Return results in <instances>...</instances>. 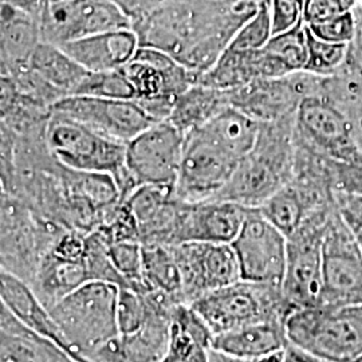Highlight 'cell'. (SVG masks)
Segmentation results:
<instances>
[{"mask_svg":"<svg viewBox=\"0 0 362 362\" xmlns=\"http://www.w3.org/2000/svg\"><path fill=\"white\" fill-rule=\"evenodd\" d=\"M263 0H170L133 23L140 46L168 52L197 77L214 65Z\"/></svg>","mask_w":362,"mask_h":362,"instance_id":"1","label":"cell"},{"mask_svg":"<svg viewBox=\"0 0 362 362\" xmlns=\"http://www.w3.org/2000/svg\"><path fill=\"white\" fill-rule=\"evenodd\" d=\"M294 127L296 116L260 124L254 148L214 200L259 208L287 185L294 176Z\"/></svg>","mask_w":362,"mask_h":362,"instance_id":"2","label":"cell"},{"mask_svg":"<svg viewBox=\"0 0 362 362\" xmlns=\"http://www.w3.org/2000/svg\"><path fill=\"white\" fill-rule=\"evenodd\" d=\"M285 329L290 344L325 361L362 357V305L298 309L287 317Z\"/></svg>","mask_w":362,"mask_h":362,"instance_id":"3","label":"cell"},{"mask_svg":"<svg viewBox=\"0 0 362 362\" xmlns=\"http://www.w3.org/2000/svg\"><path fill=\"white\" fill-rule=\"evenodd\" d=\"M46 143L55 158L67 168L113 176L121 200H127L137 189L127 169V144L107 139L57 112H52L47 122Z\"/></svg>","mask_w":362,"mask_h":362,"instance_id":"4","label":"cell"},{"mask_svg":"<svg viewBox=\"0 0 362 362\" xmlns=\"http://www.w3.org/2000/svg\"><path fill=\"white\" fill-rule=\"evenodd\" d=\"M118 291L115 284L89 282L49 310L73 349L88 360L119 336Z\"/></svg>","mask_w":362,"mask_h":362,"instance_id":"5","label":"cell"},{"mask_svg":"<svg viewBox=\"0 0 362 362\" xmlns=\"http://www.w3.org/2000/svg\"><path fill=\"white\" fill-rule=\"evenodd\" d=\"M67 231L45 219L11 194H0V266L1 272L30 286L46 254Z\"/></svg>","mask_w":362,"mask_h":362,"instance_id":"6","label":"cell"},{"mask_svg":"<svg viewBox=\"0 0 362 362\" xmlns=\"http://www.w3.org/2000/svg\"><path fill=\"white\" fill-rule=\"evenodd\" d=\"M214 336L259 322H282L293 313L282 286L240 279L191 303Z\"/></svg>","mask_w":362,"mask_h":362,"instance_id":"7","label":"cell"},{"mask_svg":"<svg viewBox=\"0 0 362 362\" xmlns=\"http://www.w3.org/2000/svg\"><path fill=\"white\" fill-rule=\"evenodd\" d=\"M336 206L309 215L287 238L282 293L291 310L321 306L324 290V236Z\"/></svg>","mask_w":362,"mask_h":362,"instance_id":"8","label":"cell"},{"mask_svg":"<svg viewBox=\"0 0 362 362\" xmlns=\"http://www.w3.org/2000/svg\"><path fill=\"white\" fill-rule=\"evenodd\" d=\"M39 27L42 42L62 47L78 39L133 28V23L113 0H55L45 1Z\"/></svg>","mask_w":362,"mask_h":362,"instance_id":"9","label":"cell"},{"mask_svg":"<svg viewBox=\"0 0 362 362\" xmlns=\"http://www.w3.org/2000/svg\"><path fill=\"white\" fill-rule=\"evenodd\" d=\"M185 134L163 121L143 130L125 145V163L136 188L158 185L175 188Z\"/></svg>","mask_w":362,"mask_h":362,"instance_id":"10","label":"cell"},{"mask_svg":"<svg viewBox=\"0 0 362 362\" xmlns=\"http://www.w3.org/2000/svg\"><path fill=\"white\" fill-rule=\"evenodd\" d=\"M321 81L322 77L297 71L285 77L258 79L227 91L231 106L264 124L296 116L306 97L320 94Z\"/></svg>","mask_w":362,"mask_h":362,"instance_id":"11","label":"cell"},{"mask_svg":"<svg viewBox=\"0 0 362 362\" xmlns=\"http://www.w3.org/2000/svg\"><path fill=\"white\" fill-rule=\"evenodd\" d=\"M239 163L202 130H192L185 134L175 194L185 202L211 200L226 187Z\"/></svg>","mask_w":362,"mask_h":362,"instance_id":"12","label":"cell"},{"mask_svg":"<svg viewBox=\"0 0 362 362\" xmlns=\"http://www.w3.org/2000/svg\"><path fill=\"white\" fill-rule=\"evenodd\" d=\"M324 290L321 306L362 305V252L338 209L324 236Z\"/></svg>","mask_w":362,"mask_h":362,"instance_id":"13","label":"cell"},{"mask_svg":"<svg viewBox=\"0 0 362 362\" xmlns=\"http://www.w3.org/2000/svg\"><path fill=\"white\" fill-rule=\"evenodd\" d=\"M242 279L282 286L287 260V236L266 219L258 208H248L233 243Z\"/></svg>","mask_w":362,"mask_h":362,"instance_id":"14","label":"cell"},{"mask_svg":"<svg viewBox=\"0 0 362 362\" xmlns=\"http://www.w3.org/2000/svg\"><path fill=\"white\" fill-rule=\"evenodd\" d=\"M170 247L180 270L187 305L242 279L231 245L188 242Z\"/></svg>","mask_w":362,"mask_h":362,"instance_id":"15","label":"cell"},{"mask_svg":"<svg viewBox=\"0 0 362 362\" xmlns=\"http://www.w3.org/2000/svg\"><path fill=\"white\" fill-rule=\"evenodd\" d=\"M52 112L70 117L105 137L122 144L129 143L156 124L141 106L132 100L70 95L54 105Z\"/></svg>","mask_w":362,"mask_h":362,"instance_id":"16","label":"cell"},{"mask_svg":"<svg viewBox=\"0 0 362 362\" xmlns=\"http://www.w3.org/2000/svg\"><path fill=\"white\" fill-rule=\"evenodd\" d=\"M129 79L137 104L176 98L197 82L199 77L168 52L140 46L129 64L121 69Z\"/></svg>","mask_w":362,"mask_h":362,"instance_id":"17","label":"cell"},{"mask_svg":"<svg viewBox=\"0 0 362 362\" xmlns=\"http://www.w3.org/2000/svg\"><path fill=\"white\" fill-rule=\"evenodd\" d=\"M247 209L224 200H182L175 246L188 242L231 245L243 227Z\"/></svg>","mask_w":362,"mask_h":362,"instance_id":"18","label":"cell"},{"mask_svg":"<svg viewBox=\"0 0 362 362\" xmlns=\"http://www.w3.org/2000/svg\"><path fill=\"white\" fill-rule=\"evenodd\" d=\"M143 246H175L181 199L175 188L141 185L127 199Z\"/></svg>","mask_w":362,"mask_h":362,"instance_id":"19","label":"cell"},{"mask_svg":"<svg viewBox=\"0 0 362 362\" xmlns=\"http://www.w3.org/2000/svg\"><path fill=\"white\" fill-rule=\"evenodd\" d=\"M287 74L291 73L264 47L259 50L227 47L197 82L219 90H233L258 79L285 77Z\"/></svg>","mask_w":362,"mask_h":362,"instance_id":"20","label":"cell"},{"mask_svg":"<svg viewBox=\"0 0 362 362\" xmlns=\"http://www.w3.org/2000/svg\"><path fill=\"white\" fill-rule=\"evenodd\" d=\"M89 282L95 281L91 269L88 240V251L82 258L61 257L50 250L42 260L30 287L39 302L50 310L70 293Z\"/></svg>","mask_w":362,"mask_h":362,"instance_id":"21","label":"cell"},{"mask_svg":"<svg viewBox=\"0 0 362 362\" xmlns=\"http://www.w3.org/2000/svg\"><path fill=\"white\" fill-rule=\"evenodd\" d=\"M140 47L133 28H119L66 43L64 49L89 71L118 70L129 64Z\"/></svg>","mask_w":362,"mask_h":362,"instance_id":"22","label":"cell"},{"mask_svg":"<svg viewBox=\"0 0 362 362\" xmlns=\"http://www.w3.org/2000/svg\"><path fill=\"white\" fill-rule=\"evenodd\" d=\"M0 26V69L1 76H10L28 66L42 42L39 19L8 3H1Z\"/></svg>","mask_w":362,"mask_h":362,"instance_id":"23","label":"cell"},{"mask_svg":"<svg viewBox=\"0 0 362 362\" xmlns=\"http://www.w3.org/2000/svg\"><path fill=\"white\" fill-rule=\"evenodd\" d=\"M0 362H77L0 305Z\"/></svg>","mask_w":362,"mask_h":362,"instance_id":"24","label":"cell"},{"mask_svg":"<svg viewBox=\"0 0 362 362\" xmlns=\"http://www.w3.org/2000/svg\"><path fill=\"white\" fill-rule=\"evenodd\" d=\"M214 333L191 305L181 303L172 315L167 350L160 362H209Z\"/></svg>","mask_w":362,"mask_h":362,"instance_id":"25","label":"cell"},{"mask_svg":"<svg viewBox=\"0 0 362 362\" xmlns=\"http://www.w3.org/2000/svg\"><path fill=\"white\" fill-rule=\"evenodd\" d=\"M288 345L285 324L259 322L214 336L212 349L255 361Z\"/></svg>","mask_w":362,"mask_h":362,"instance_id":"26","label":"cell"},{"mask_svg":"<svg viewBox=\"0 0 362 362\" xmlns=\"http://www.w3.org/2000/svg\"><path fill=\"white\" fill-rule=\"evenodd\" d=\"M228 106V91L196 82L176 98L167 121L187 134L206 125Z\"/></svg>","mask_w":362,"mask_h":362,"instance_id":"27","label":"cell"},{"mask_svg":"<svg viewBox=\"0 0 362 362\" xmlns=\"http://www.w3.org/2000/svg\"><path fill=\"white\" fill-rule=\"evenodd\" d=\"M28 65L55 90L59 91L64 98L76 95L89 74V70L79 65L64 49L46 42L39 43Z\"/></svg>","mask_w":362,"mask_h":362,"instance_id":"28","label":"cell"},{"mask_svg":"<svg viewBox=\"0 0 362 362\" xmlns=\"http://www.w3.org/2000/svg\"><path fill=\"white\" fill-rule=\"evenodd\" d=\"M259 127L260 124L255 119L228 106L199 129L230 155L242 160L254 148Z\"/></svg>","mask_w":362,"mask_h":362,"instance_id":"29","label":"cell"},{"mask_svg":"<svg viewBox=\"0 0 362 362\" xmlns=\"http://www.w3.org/2000/svg\"><path fill=\"white\" fill-rule=\"evenodd\" d=\"M144 291H155L185 303L177 262L170 246H143Z\"/></svg>","mask_w":362,"mask_h":362,"instance_id":"30","label":"cell"},{"mask_svg":"<svg viewBox=\"0 0 362 362\" xmlns=\"http://www.w3.org/2000/svg\"><path fill=\"white\" fill-rule=\"evenodd\" d=\"M318 95L327 98L345 115L362 149V74L339 70L332 77H322Z\"/></svg>","mask_w":362,"mask_h":362,"instance_id":"31","label":"cell"},{"mask_svg":"<svg viewBox=\"0 0 362 362\" xmlns=\"http://www.w3.org/2000/svg\"><path fill=\"white\" fill-rule=\"evenodd\" d=\"M258 209L287 238L296 233L303 220L310 215L305 202L290 182Z\"/></svg>","mask_w":362,"mask_h":362,"instance_id":"32","label":"cell"},{"mask_svg":"<svg viewBox=\"0 0 362 362\" xmlns=\"http://www.w3.org/2000/svg\"><path fill=\"white\" fill-rule=\"evenodd\" d=\"M264 49L281 61L288 73L303 71L309 54L306 25L300 22L291 30L272 35Z\"/></svg>","mask_w":362,"mask_h":362,"instance_id":"33","label":"cell"},{"mask_svg":"<svg viewBox=\"0 0 362 362\" xmlns=\"http://www.w3.org/2000/svg\"><path fill=\"white\" fill-rule=\"evenodd\" d=\"M308 30V62L303 71L317 77H332L339 71L344 65L348 45L333 43L324 39L317 38Z\"/></svg>","mask_w":362,"mask_h":362,"instance_id":"34","label":"cell"},{"mask_svg":"<svg viewBox=\"0 0 362 362\" xmlns=\"http://www.w3.org/2000/svg\"><path fill=\"white\" fill-rule=\"evenodd\" d=\"M76 95L134 101V90L121 69L107 71H89Z\"/></svg>","mask_w":362,"mask_h":362,"instance_id":"35","label":"cell"},{"mask_svg":"<svg viewBox=\"0 0 362 362\" xmlns=\"http://www.w3.org/2000/svg\"><path fill=\"white\" fill-rule=\"evenodd\" d=\"M107 252L127 287L144 291L143 245L139 242H119L109 245Z\"/></svg>","mask_w":362,"mask_h":362,"instance_id":"36","label":"cell"},{"mask_svg":"<svg viewBox=\"0 0 362 362\" xmlns=\"http://www.w3.org/2000/svg\"><path fill=\"white\" fill-rule=\"evenodd\" d=\"M272 38L270 1L263 0L258 11L235 34L228 47L233 50H259L263 49Z\"/></svg>","mask_w":362,"mask_h":362,"instance_id":"37","label":"cell"},{"mask_svg":"<svg viewBox=\"0 0 362 362\" xmlns=\"http://www.w3.org/2000/svg\"><path fill=\"white\" fill-rule=\"evenodd\" d=\"M354 10V8H353ZM341 13L334 18H330L324 22L309 25L308 28L311 34L317 38L324 39L333 43H345L348 45L354 38L357 21L354 11Z\"/></svg>","mask_w":362,"mask_h":362,"instance_id":"38","label":"cell"},{"mask_svg":"<svg viewBox=\"0 0 362 362\" xmlns=\"http://www.w3.org/2000/svg\"><path fill=\"white\" fill-rule=\"evenodd\" d=\"M358 3V0H306L302 21L306 26L320 23L337 15L349 13Z\"/></svg>","mask_w":362,"mask_h":362,"instance_id":"39","label":"cell"},{"mask_svg":"<svg viewBox=\"0 0 362 362\" xmlns=\"http://www.w3.org/2000/svg\"><path fill=\"white\" fill-rule=\"evenodd\" d=\"M272 13V35L285 33L302 21L305 0H269Z\"/></svg>","mask_w":362,"mask_h":362,"instance_id":"40","label":"cell"},{"mask_svg":"<svg viewBox=\"0 0 362 362\" xmlns=\"http://www.w3.org/2000/svg\"><path fill=\"white\" fill-rule=\"evenodd\" d=\"M336 207L354 235L362 252V194L336 192Z\"/></svg>","mask_w":362,"mask_h":362,"instance_id":"41","label":"cell"},{"mask_svg":"<svg viewBox=\"0 0 362 362\" xmlns=\"http://www.w3.org/2000/svg\"><path fill=\"white\" fill-rule=\"evenodd\" d=\"M132 19V23L170 0H113Z\"/></svg>","mask_w":362,"mask_h":362,"instance_id":"42","label":"cell"},{"mask_svg":"<svg viewBox=\"0 0 362 362\" xmlns=\"http://www.w3.org/2000/svg\"><path fill=\"white\" fill-rule=\"evenodd\" d=\"M285 362H327L320 358V357H315L310 353L305 351V350L299 349L296 345L290 344L287 345V349H286V360Z\"/></svg>","mask_w":362,"mask_h":362,"instance_id":"43","label":"cell"},{"mask_svg":"<svg viewBox=\"0 0 362 362\" xmlns=\"http://www.w3.org/2000/svg\"><path fill=\"white\" fill-rule=\"evenodd\" d=\"M209 362H255L251 360H245V358H239L231 354L223 353L219 350L211 349L209 353Z\"/></svg>","mask_w":362,"mask_h":362,"instance_id":"44","label":"cell"},{"mask_svg":"<svg viewBox=\"0 0 362 362\" xmlns=\"http://www.w3.org/2000/svg\"><path fill=\"white\" fill-rule=\"evenodd\" d=\"M45 1H55V0H45Z\"/></svg>","mask_w":362,"mask_h":362,"instance_id":"45","label":"cell"},{"mask_svg":"<svg viewBox=\"0 0 362 362\" xmlns=\"http://www.w3.org/2000/svg\"><path fill=\"white\" fill-rule=\"evenodd\" d=\"M357 362H362V357L360 358V360H357Z\"/></svg>","mask_w":362,"mask_h":362,"instance_id":"46","label":"cell"},{"mask_svg":"<svg viewBox=\"0 0 362 362\" xmlns=\"http://www.w3.org/2000/svg\"><path fill=\"white\" fill-rule=\"evenodd\" d=\"M358 1H360V3H361V4H362V0H358Z\"/></svg>","mask_w":362,"mask_h":362,"instance_id":"47","label":"cell"}]
</instances>
